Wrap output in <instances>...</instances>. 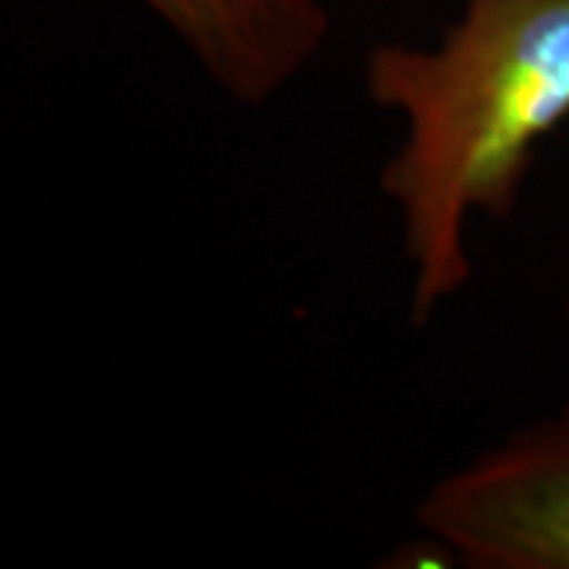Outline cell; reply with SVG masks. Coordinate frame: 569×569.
Wrapping results in <instances>:
<instances>
[{
  "label": "cell",
  "mask_w": 569,
  "mask_h": 569,
  "mask_svg": "<svg viewBox=\"0 0 569 569\" xmlns=\"http://www.w3.org/2000/svg\"><path fill=\"white\" fill-rule=\"evenodd\" d=\"M367 99L406 140L380 168L402 216L408 317L425 326L471 279V216L509 219L535 149L569 121V0H466L437 44L380 41Z\"/></svg>",
  "instance_id": "cell-1"
},
{
  "label": "cell",
  "mask_w": 569,
  "mask_h": 569,
  "mask_svg": "<svg viewBox=\"0 0 569 569\" xmlns=\"http://www.w3.org/2000/svg\"><path fill=\"white\" fill-rule=\"evenodd\" d=\"M415 522L466 567L569 569V402L440 478Z\"/></svg>",
  "instance_id": "cell-2"
},
{
  "label": "cell",
  "mask_w": 569,
  "mask_h": 569,
  "mask_svg": "<svg viewBox=\"0 0 569 569\" xmlns=\"http://www.w3.org/2000/svg\"><path fill=\"white\" fill-rule=\"evenodd\" d=\"M231 102L263 108L323 54L326 0H137Z\"/></svg>",
  "instance_id": "cell-3"
},
{
  "label": "cell",
  "mask_w": 569,
  "mask_h": 569,
  "mask_svg": "<svg viewBox=\"0 0 569 569\" xmlns=\"http://www.w3.org/2000/svg\"><path fill=\"white\" fill-rule=\"evenodd\" d=\"M567 307H569V301H567Z\"/></svg>",
  "instance_id": "cell-4"
}]
</instances>
